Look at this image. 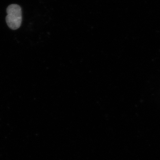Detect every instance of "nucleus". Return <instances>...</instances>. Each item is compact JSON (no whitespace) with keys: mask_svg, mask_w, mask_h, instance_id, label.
Returning <instances> with one entry per match:
<instances>
[{"mask_svg":"<svg viewBox=\"0 0 160 160\" xmlns=\"http://www.w3.org/2000/svg\"><path fill=\"white\" fill-rule=\"evenodd\" d=\"M6 22L10 29L16 30L20 28L22 22L21 7L17 4H12L7 8Z\"/></svg>","mask_w":160,"mask_h":160,"instance_id":"f257e3e1","label":"nucleus"}]
</instances>
